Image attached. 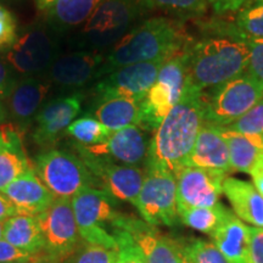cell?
I'll return each instance as SVG.
<instances>
[{"label": "cell", "mask_w": 263, "mask_h": 263, "mask_svg": "<svg viewBox=\"0 0 263 263\" xmlns=\"http://www.w3.org/2000/svg\"><path fill=\"white\" fill-rule=\"evenodd\" d=\"M202 37L190 41L186 59V83L206 90L244 74L249 66L246 35L234 22L212 18L200 24Z\"/></svg>", "instance_id": "obj_1"}, {"label": "cell", "mask_w": 263, "mask_h": 263, "mask_svg": "<svg viewBox=\"0 0 263 263\" xmlns=\"http://www.w3.org/2000/svg\"><path fill=\"white\" fill-rule=\"evenodd\" d=\"M202 126V91L186 83L180 100L154 130L144 170L166 171L176 176L188 166Z\"/></svg>", "instance_id": "obj_2"}, {"label": "cell", "mask_w": 263, "mask_h": 263, "mask_svg": "<svg viewBox=\"0 0 263 263\" xmlns=\"http://www.w3.org/2000/svg\"><path fill=\"white\" fill-rule=\"evenodd\" d=\"M190 41L182 20L166 16L146 18L111 48L98 72V80L123 66L170 60Z\"/></svg>", "instance_id": "obj_3"}, {"label": "cell", "mask_w": 263, "mask_h": 263, "mask_svg": "<svg viewBox=\"0 0 263 263\" xmlns=\"http://www.w3.org/2000/svg\"><path fill=\"white\" fill-rule=\"evenodd\" d=\"M147 12L146 0H103L77 34L73 47L100 52L112 48Z\"/></svg>", "instance_id": "obj_4"}, {"label": "cell", "mask_w": 263, "mask_h": 263, "mask_svg": "<svg viewBox=\"0 0 263 263\" xmlns=\"http://www.w3.org/2000/svg\"><path fill=\"white\" fill-rule=\"evenodd\" d=\"M263 99V85L245 72L202 91L203 124L228 127Z\"/></svg>", "instance_id": "obj_5"}, {"label": "cell", "mask_w": 263, "mask_h": 263, "mask_svg": "<svg viewBox=\"0 0 263 263\" xmlns=\"http://www.w3.org/2000/svg\"><path fill=\"white\" fill-rule=\"evenodd\" d=\"M186 59L184 51L167 60L140 105L139 126L147 133L154 132L166 115L176 106L186 87Z\"/></svg>", "instance_id": "obj_6"}, {"label": "cell", "mask_w": 263, "mask_h": 263, "mask_svg": "<svg viewBox=\"0 0 263 263\" xmlns=\"http://www.w3.org/2000/svg\"><path fill=\"white\" fill-rule=\"evenodd\" d=\"M37 176L55 197L71 199L84 188H97L93 174L78 155L70 151H42L32 163Z\"/></svg>", "instance_id": "obj_7"}, {"label": "cell", "mask_w": 263, "mask_h": 263, "mask_svg": "<svg viewBox=\"0 0 263 263\" xmlns=\"http://www.w3.org/2000/svg\"><path fill=\"white\" fill-rule=\"evenodd\" d=\"M71 202L81 239L89 244L117 250L116 239L106 228L121 215L116 210L117 200L104 190L90 186L72 196Z\"/></svg>", "instance_id": "obj_8"}, {"label": "cell", "mask_w": 263, "mask_h": 263, "mask_svg": "<svg viewBox=\"0 0 263 263\" xmlns=\"http://www.w3.org/2000/svg\"><path fill=\"white\" fill-rule=\"evenodd\" d=\"M145 172V179L134 207L143 221L150 226L176 227L179 222L176 176L166 171L151 170Z\"/></svg>", "instance_id": "obj_9"}, {"label": "cell", "mask_w": 263, "mask_h": 263, "mask_svg": "<svg viewBox=\"0 0 263 263\" xmlns=\"http://www.w3.org/2000/svg\"><path fill=\"white\" fill-rule=\"evenodd\" d=\"M78 156L93 174L97 188L106 192L117 201L136 206L138 195L145 179V170L115 162L106 157L95 156L85 147L76 144Z\"/></svg>", "instance_id": "obj_10"}, {"label": "cell", "mask_w": 263, "mask_h": 263, "mask_svg": "<svg viewBox=\"0 0 263 263\" xmlns=\"http://www.w3.org/2000/svg\"><path fill=\"white\" fill-rule=\"evenodd\" d=\"M5 54L8 64L22 77L47 76L60 57L57 37L42 27H33L20 35Z\"/></svg>", "instance_id": "obj_11"}, {"label": "cell", "mask_w": 263, "mask_h": 263, "mask_svg": "<svg viewBox=\"0 0 263 263\" xmlns=\"http://www.w3.org/2000/svg\"><path fill=\"white\" fill-rule=\"evenodd\" d=\"M167 60L123 66L94 82L93 105L117 98L144 99Z\"/></svg>", "instance_id": "obj_12"}, {"label": "cell", "mask_w": 263, "mask_h": 263, "mask_svg": "<svg viewBox=\"0 0 263 263\" xmlns=\"http://www.w3.org/2000/svg\"><path fill=\"white\" fill-rule=\"evenodd\" d=\"M37 218L44 236L45 254L62 259L73 254L81 236L71 199L57 197Z\"/></svg>", "instance_id": "obj_13"}, {"label": "cell", "mask_w": 263, "mask_h": 263, "mask_svg": "<svg viewBox=\"0 0 263 263\" xmlns=\"http://www.w3.org/2000/svg\"><path fill=\"white\" fill-rule=\"evenodd\" d=\"M84 95L74 91L71 95L57 97L43 105L35 116L33 140L41 146H50L66 133L82 111Z\"/></svg>", "instance_id": "obj_14"}, {"label": "cell", "mask_w": 263, "mask_h": 263, "mask_svg": "<svg viewBox=\"0 0 263 263\" xmlns=\"http://www.w3.org/2000/svg\"><path fill=\"white\" fill-rule=\"evenodd\" d=\"M120 228L127 232L139 246L147 263H180L182 251L177 239L162 234L156 227L143 219L121 213L110 229Z\"/></svg>", "instance_id": "obj_15"}, {"label": "cell", "mask_w": 263, "mask_h": 263, "mask_svg": "<svg viewBox=\"0 0 263 263\" xmlns=\"http://www.w3.org/2000/svg\"><path fill=\"white\" fill-rule=\"evenodd\" d=\"M105 60L100 51L76 50L60 55L48 71L51 85L61 90H72L85 87L98 80V72Z\"/></svg>", "instance_id": "obj_16"}, {"label": "cell", "mask_w": 263, "mask_h": 263, "mask_svg": "<svg viewBox=\"0 0 263 263\" xmlns=\"http://www.w3.org/2000/svg\"><path fill=\"white\" fill-rule=\"evenodd\" d=\"M228 176L186 166L176 174L177 209L212 207L219 202Z\"/></svg>", "instance_id": "obj_17"}, {"label": "cell", "mask_w": 263, "mask_h": 263, "mask_svg": "<svg viewBox=\"0 0 263 263\" xmlns=\"http://www.w3.org/2000/svg\"><path fill=\"white\" fill-rule=\"evenodd\" d=\"M150 139L149 133L139 126H129L112 132L98 145L83 147L95 156L106 157L117 163L144 168Z\"/></svg>", "instance_id": "obj_18"}, {"label": "cell", "mask_w": 263, "mask_h": 263, "mask_svg": "<svg viewBox=\"0 0 263 263\" xmlns=\"http://www.w3.org/2000/svg\"><path fill=\"white\" fill-rule=\"evenodd\" d=\"M51 88L47 76L21 77L16 81L11 93L6 99L10 117L22 130L34 122L39 110L45 103Z\"/></svg>", "instance_id": "obj_19"}, {"label": "cell", "mask_w": 263, "mask_h": 263, "mask_svg": "<svg viewBox=\"0 0 263 263\" xmlns=\"http://www.w3.org/2000/svg\"><path fill=\"white\" fill-rule=\"evenodd\" d=\"M2 193L11 201L20 215L35 217L48 210L57 199L37 176L33 166L10 183Z\"/></svg>", "instance_id": "obj_20"}, {"label": "cell", "mask_w": 263, "mask_h": 263, "mask_svg": "<svg viewBox=\"0 0 263 263\" xmlns=\"http://www.w3.org/2000/svg\"><path fill=\"white\" fill-rule=\"evenodd\" d=\"M188 166L226 176L233 172L228 143L218 127L203 124L196 138Z\"/></svg>", "instance_id": "obj_21"}, {"label": "cell", "mask_w": 263, "mask_h": 263, "mask_svg": "<svg viewBox=\"0 0 263 263\" xmlns=\"http://www.w3.org/2000/svg\"><path fill=\"white\" fill-rule=\"evenodd\" d=\"M31 167L24 145V130L15 123L0 124V192Z\"/></svg>", "instance_id": "obj_22"}, {"label": "cell", "mask_w": 263, "mask_h": 263, "mask_svg": "<svg viewBox=\"0 0 263 263\" xmlns=\"http://www.w3.org/2000/svg\"><path fill=\"white\" fill-rule=\"evenodd\" d=\"M223 194L239 219L263 228V195L254 184L227 177L223 182Z\"/></svg>", "instance_id": "obj_23"}, {"label": "cell", "mask_w": 263, "mask_h": 263, "mask_svg": "<svg viewBox=\"0 0 263 263\" xmlns=\"http://www.w3.org/2000/svg\"><path fill=\"white\" fill-rule=\"evenodd\" d=\"M210 236L230 263H249L250 227L244 224L234 212L230 211Z\"/></svg>", "instance_id": "obj_24"}, {"label": "cell", "mask_w": 263, "mask_h": 263, "mask_svg": "<svg viewBox=\"0 0 263 263\" xmlns=\"http://www.w3.org/2000/svg\"><path fill=\"white\" fill-rule=\"evenodd\" d=\"M3 239L32 255H39L44 250V236L35 216L17 213L10 217L4 222Z\"/></svg>", "instance_id": "obj_25"}, {"label": "cell", "mask_w": 263, "mask_h": 263, "mask_svg": "<svg viewBox=\"0 0 263 263\" xmlns=\"http://www.w3.org/2000/svg\"><path fill=\"white\" fill-rule=\"evenodd\" d=\"M143 99L117 98L95 105L91 116L111 132L138 126Z\"/></svg>", "instance_id": "obj_26"}, {"label": "cell", "mask_w": 263, "mask_h": 263, "mask_svg": "<svg viewBox=\"0 0 263 263\" xmlns=\"http://www.w3.org/2000/svg\"><path fill=\"white\" fill-rule=\"evenodd\" d=\"M103 0H58L47 12V20L55 32L78 28L100 5Z\"/></svg>", "instance_id": "obj_27"}, {"label": "cell", "mask_w": 263, "mask_h": 263, "mask_svg": "<svg viewBox=\"0 0 263 263\" xmlns=\"http://www.w3.org/2000/svg\"><path fill=\"white\" fill-rule=\"evenodd\" d=\"M229 147L230 167L233 172L249 173L259 154L263 153V140L248 137L226 127H218Z\"/></svg>", "instance_id": "obj_28"}, {"label": "cell", "mask_w": 263, "mask_h": 263, "mask_svg": "<svg viewBox=\"0 0 263 263\" xmlns=\"http://www.w3.org/2000/svg\"><path fill=\"white\" fill-rule=\"evenodd\" d=\"M179 222L184 226L211 235L230 212L229 209L222 203L212 207H179Z\"/></svg>", "instance_id": "obj_29"}, {"label": "cell", "mask_w": 263, "mask_h": 263, "mask_svg": "<svg viewBox=\"0 0 263 263\" xmlns=\"http://www.w3.org/2000/svg\"><path fill=\"white\" fill-rule=\"evenodd\" d=\"M111 133L112 132L99 122L97 118L91 115H85L76 118L66 129L65 136L71 137L78 145L90 147L103 143Z\"/></svg>", "instance_id": "obj_30"}, {"label": "cell", "mask_w": 263, "mask_h": 263, "mask_svg": "<svg viewBox=\"0 0 263 263\" xmlns=\"http://www.w3.org/2000/svg\"><path fill=\"white\" fill-rule=\"evenodd\" d=\"M146 4L149 11L159 10L182 21L201 17L210 6L209 0H146Z\"/></svg>", "instance_id": "obj_31"}, {"label": "cell", "mask_w": 263, "mask_h": 263, "mask_svg": "<svg viewBox=\"0 0 263 263\" xmlns=\"http://www.w3.org/2000/svg\"><path fill=\"white\" fill-rule=\"evenodd\" d=\"M180 251L192 263H230L211 241L190 238L178 240Z\"/></svg>", "instance_id": "obj_32"}, {"label": "cell", "mask_w": 263, "mask_h": 263, "mask_svg": "<svg viewBox=\"0 0 263 263\" xmlns=\"http://www.w3.org/2000/svg\"><path fill=\"white\" fill-rule=\"evenodd\" d=\"M234 24L248 37L263 39V0H249L236 12Z\"/></svg>", "instance_id": "obj_33"}, {"label": "cell", "mask_w": 263, "mask_h": 263, "mask_svg": "<svg viewBox=\"0 0 263 263\" xmlns=\"http://www.w3.org/2000/svg\"><path fill=\"white\" fill-rule=\"evenodd\" d=\"M230 130L238 132L248 137L258 138L263 140V99L242 115L234 123L226 127Z\"/></svg>", "instance_id": "obj_34"}, {"label": "cell", "mask_w": 263, "mask_h": 263, "mask_svg": "<svg viewBox=\"0 0 263 263\" xmlns=\"http://www.w3.org/2000/svg\"><path fill=\"white\" fill-rule=\"evenodd\" d=\"M111 234L117 241V262L116 263H147L139 246L133 238L123 229L112 228Z\"/></svg>", "instance_id": "obj_35"}, {"label": "cell", "mask_w": 263, "mask_h": 263, "mask_svg": "<svg viewBox=\"0 0 263 263\" xmlns=\"http://www.w3.org/2000/svg\"><path fill=\"white\" fill-rule=\"evenodd\" d=\"M117 250L83 241L73 256L72 263H116Z\"/></svg>", "instance_id": "obj_36"}, {"label": "cell", "mask_w": 263, "mask_h": 263, "mask_svg": "<svg viewBox=\"0 0 263 263\" xmlns=\"http://www.w3.org/2000/svg\"><path fill=\"white\" fill-rule=\"evenodd\" d=\"M17 37V21L14 14L0 5V52L8 51Z\"/></svg>", "instance_id": "obj_37"}, {"label": "cell", "mask_w": 263, "mask_h": 263, "mask_svg": "<svg viewBox=\"0 0 263 263\" xmlns=\"http://www.w3.org/2000/svg\"><path fill=\"white\" fill-rule=\"evenodd\" d=\"M249 48V66L246 73L263 85V39H252L246 35Z\"/></svg>", "instance_id": "obj_38"}, {"label": "cell", "mask_w": 263, "mask_h": 263, "mask_svg": "<svg viewBox=\"0 0 263 263\" xmlns=\"http://www.w3.org/2000/svg\"><path fill=\"white\" fill-rule=\"evenodd\" d=\"M249 263H263V228L250 227Z\"/></svg>", "instance_id": "obj_39"}, {"label": "cell", "mask_w": 263, "mask_h": 263, "mask_svg": "<svg viewBox=\"0 0 263 263\" xmlns=\"http://www.w3.org/2000/svg\"><path fill=\"white\" fill-rule=\"evenodd\" d=\"M18 78L5 59L0 58V100H6Z\"/></svg>", "instance_id": "obj_40"}, {"label": "cell", "mask_w": 263, "mask_h": 263, "mask_svg": "<svg viewBox=\"0 0 263 263\" xmlns=\"http://www.w3.org/2000/svg\"><path fill=\"white\" fill-rule=\"evenodd\" d=\"M37 255H32L29 252L22 251L14 245H11L6 240H0V263H12L34 257Z\"/></svg>", "instance_id": "obj_41"}, {"label": "cell", "mask_w": 263, "mask_h": 263, "mask_svg": "<svg viewBox=\"0 0 263 263\" xmlns=\"http://www.w3.org/2000/svg\"><path fill=\"white\" fill-rule=\"evenodd\" d=\"M249 0H209L213 12L218 16L236 14Z\"/></svg>", "instance_id": "obj_42"}, {"label": "cell", "mask_w": 263, "mask_h": 263, "mask_svg": "<svg viewBox=\"0 0 263 263\" xmlns=\"http://www.w3.org/2000/svg\"><path fill=\"white\" fill-rule=\"evenodd\" d=\"M249 174L251 176L255 188L263 195V153L259 154Z\"/></svg>", "instance_id": "obj_43"}, {"label": "cell", "mask_w": 263, "mask_h": 263, "mask_svg": "<svg viewBox=\"0 0 263 263\" xmlns=\"http://www.w3.org/2000/svg\"><path fill=\"white\" fill-rule=\"evenodd\" d=\"M17 215L15 206L6 197L4 194L0 192V221H6L10 217Z\"/></svg>", "instance_id": "obj_44"}, {"label": "cell", "mask_w": 263, "mask_h": 263, "mask_svg": "<svg viewBox=\"0 0 263 263\" xmlns=\"http://www.w3.org/2000/svg\"><path fill=\"white\" fill-rule=\"evenodd\" d=\"M57 2L58 0H34L37 9L39 10V11L45 12V14H47L49 10L54 6V4Z\"/></svg>", "instance_id": "obj_45"}, {"label": "cell", "mask_w": 263, "mask_h": 263, "mask_svg": "<svg viewBox=\"0 0 263 263\" xmlns=\"http://www.w3.org/2000/svg\"><path fill=\"white\" fill-rule=\"evenodd\" d=\"M65 259L62 258H58V257H52V256H49V255H43V258H42V262L41 263H64Z\"/></svg>", "instance_id": "obj_46"}, {"label": "cell", "mask_w": 263, "mask_h": 263, "mask_svg": "<svg viewBox=\"0 0 263 263\" xmlns=\"http://www.w3.org/2000/svg\"><path fill=\"white\" fill-rule=\"evenodd\" d=\"M43 258V255H37L34 257L28 258V259H22V261H17V262H12V263H41Z\"/></svg>", "instance_id": "obj_47"}, {"label": "cell", "mask_w": 263, "mask_h": 263, "mask_svg": "<svg viewBox=\"0 0 263 263\" xmlns=\"http://www.w3.org/2000/svg\"><path fill=\"white\" fill-rule=\"evenodd\" d=\"M6 117H8V112H6L5 106L2 104V100H0V124L4 123Z\"/></svg>", "instance_id": "obj_48"}, {"label": "cell", "mask_w": 263, "mask_h": 263, "mask_svg": "<svg viewBox=\"0 0 263 263\" xmlns=\"http://www.w3.org/2000/svg\"><path fill=\"white\" fill-rule=\"evenodd\" d=\"M4 222L5 221H0V240L4 238Z\"/></svg>", "instance_id": "obj_49"}, {"label": "cell", "mask_w": 263, "mask_h": 263, "mask_svg": "<svg viewBox=\"0 0 263 263\" xmlns=\"http://www.w3.org/2000/svg\"><path fill=\"white\" fill-rule=\"evenodd\" d=\"M180 263H192V262H190V261H189V259H188V258H186V257H185V256H184V255L182 254V259H180Z\"/></svg>", "instance_id": "obj_50"}]
</instances>
